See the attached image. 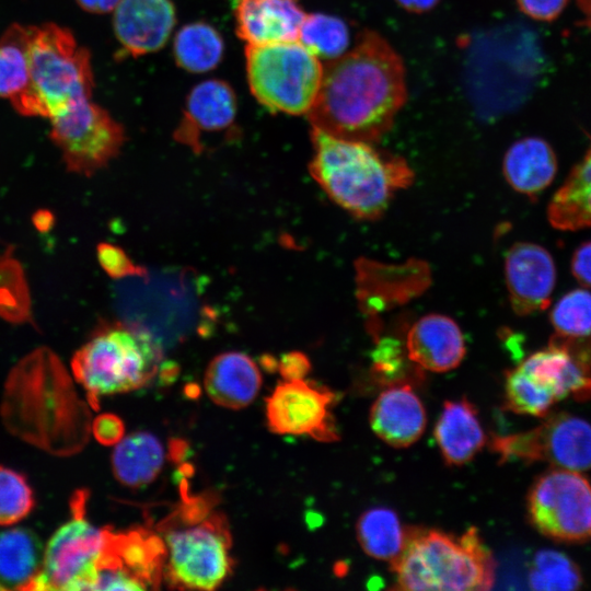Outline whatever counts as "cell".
I'll return each instance as SVG.
<instances>
[{"label": "cell", "instance_id": "6da1fadb", "mask_svg": "<svg viewBox=\"0 0 591 591\" xmlns=\"http://www.w3.org/2000/svg\"><path fill=\"white\" fill-rule=\"evenodd\" d=\"M406 97L402 58L381 35L366 31L350 50L327 61L306 115L331 136L373 143L391 129Z\"/></svg>", "mask_w": 591, "mask_h": 591}, {"label": "cell", "instance_id": "83f0119b", "mask_svg": "<svg viewBox=\"0 0 591 591\" xmlns=\"http://www.w3.org/2000/svg\"><path fill=\"white\" fill-rule=\"evenodd\" d=\"M223 54V40L209 24L196 22L182 27L174 39V57L183 69L200 73L213 69Z\"/></svg>", "mask_w": 591, "mask_h": 591}, {"label": "cell", "instance_id": "8992f818", "mask_svg": "<svg viewBox=\"0 0 591 591\" xmlns=\"http://www.w3.org/2000/svg\"><path fill=\"white\" fill-rule=\"evenodd\" d=\"M161 347L150 334L125 323L105 324L71 359L74 380L86 393L91 408L100 398L146 386L162 363Z\"/></svg>", "mask_w": 591, "mask_h": 591}, {"label": "cell", "instance_id": "d4e9b609", "mask_svg": "<svg viewBox=\"0 0 591 591\" xmlns=\"http://www.w3.org/2000/svg\"><path fill=\"white\" fill-rule=\"evenodd\" d=\"M44 548L30 529L0 532V590H31L40 571Z\"/></svg>", "mask_w": 591, "mask_h": 591}, {"label": "cell", "instance_id": "5b68a950", "mask_svg": "<svg viewBox=\"0 0 591 591\" xmlns=\"http://www.w3.org/2000/svg\"><path fill=\"white\" fill-rule=\"evenodd\" d=\"M391 565L401 590H488L495 582L494 558L474 526L461 536L409 530Z\"/></svg>", "mask_w": 591, "mask_h": 591}, {"label": "cell", "instance_id": "4316f807", "mask_svg": "<svg viewBox=\"0 0 591 591\" xmlns=\"http://www.w3.org/2000/svg\"><path fill=\"white\" fill-rule=\"evenodd\" d=\"M357 538L364 553L380 560L393 561L402 553L407 531L395 511L375 507L363 512L356 526Z\"/></svg>", "mask_w": 591, "mask_h": 591}, {"label": "cell", "instance_id": "4fadbf2b", "mask_svg": "<svg viewBox=\"0 0 591 591\" xmlns=\"http://www.w3.org/2000/svg\"><path fill=\"white\" fill-rule=\"evenodd\" d=\"M335 394L304 379L280 382L266 399V420L274 433L309 436L321 442L339 439L329 410Z\"/></svg>", "mask_w": 591, "mask_h": 591}, {"label": "cell", "instance_id": "74e56055", "mask_svg": "<svg viewBox=\"0 0 591 591\" xmlns=\"http://www.w3.org/2000/svg\"><path fill=\"white\" fill-rule=\"evenodd\" d=\"M569 0H517L519 9L529 18L552 22L566 9Z\"/></svg>", "mask_w": 591, "mask_h": 591}, {"label": "cell", "instance_id": "d590c367", "mask_svg": "<svg viewBox=\"0 0 591 591\" xmlns=\"http://www.w3.org/2000/svg\"><path fill=\"white\" fill-rule=\"evenodd\" d=\"M96 253L102 268L108 276L115 279L139 276L144 273L143 268L134 264L124 250L116 245L100 243Z\"/></svg>", "mask_w": 591, "mask_h": 591}, {"label": "cell", "instance_id": "7402d4cb", "mask_svg": "<svg viewBox=\"0 0 591 591\" xmlns=\"http://www.w3.org/2000/svg\"><path fill=\"white\" fill-rule=\"evenodd\" d=\"M502 171L518 193L534 198L545 190L557 173V158L551 144L540 137H525L507 150Z\"/></svg>", "mask_w": 591, "mask_h": 591}, {"label": "cell", "instance_id": "f546056e", "mask_svg": "<svg viewBox=\"0 0 591 591\" xmlns=\"http://www.w3.org/2000/svg\"><path fill=\"white\" fill-rule=\"evenodd\" d=\"M0 317L13 324L33 322L26 277L11 247L0 256Z\"/></svg>", "mask_w": 591, "mask_h": 591}, {"label": "cell", "instance_id": "ba28073f", "mask_svg": "<svg viewBox=\"0 0 591 591\" xmlns=\"http://www.w3.org/2000/svg\"><path fill=\"white\" fill-rule=\"evenodd\" d=\"M163 544V576L173 588L215 590L231 572V536L218 513L172 526Z\"/></svg>", "mask_w": 591, "mask_h": 591}, {"label": "cell", "instance_id": "3957f363", "mask_svg": "<svg viewBox=\"0 0 591 591\" xmlns=\"http://www.w3.org/2000/svg\"><path fill=\"white\" fill-rule=\"evenodd\" d=\"M312 177L338 206L360 219H376L394 193L410 184L412 170L399 157L371 143L331 136L312 127Z\"/></svg>", "mask_w": 591, "mask_h": 591}, {"label": "cell", "instance_id": "5bb4252c", "mask_svg": "<svg viewBox=\"0 0 591 591\" xmlns=\"http://www.w3.org/2000/svg\"><path fill=\"white\" fill-rule=\"evenodd\" d=\"M509 301L515 314L526 316L551 304L556 266L551 253L531 242L514 243L505 258Z\"/></svg>", "mask_w": 591, "mask_h": 591}, {"label": "cell", "instance_id": "8d00e7d4", "mask_svg": "<svg viewBox=\"0 0 591 591\" xmlns=\"http://www.w3.org/2000/svg\"><path fill=\"white\" fill-rule=\"evenodd\" d=\"M548 345L560 348L584 370L591 372V334L570 337L555 333Z\"/></svg>", "mask_w": 591, "mask_h": 591}, {"label": "cell", "instance_id": "ac0fdd59", "mask_svg": "<svg viewBox=\"0 0 591 591\" xmlns=\"http://www.w3.org/2000/svg\"><path fill=\"white\" fill-rule=\"evenodd\" d=\"M466 352L464 336L449 316L428 314L407 333L406 355L424 370L447 372L455 369Z\"/></svg>", "mask_w": 591, "mask_h": 591}, {"label": "cell", "instance_id": "484cf974", "mask_svg": "<svg viewBox=\"0 0 591 591\" xmlns=\"http://www.w3.org/2000/svg\"><path fill=\"white\" fill-rule=\"evenodd\" d=\"M165 452L161 441L149 432H134L115 444L112 468L123 485L139 488L153 482L161 472Z\"/></svg>", "mask_w": 591, "mask_h": 591}, {"label": "cell", "instance_id": "30bf717a", "mask_svg": "<svg viewBox=\"0 0 591 591\" xmlns=\"http://www.w3.org/2000/svg\"><path fill=\"white\" fill-rule=\"evenodd\" d=\"M526 511L542 535L558 543L586 542L591 537V483L578 471L548 470L531 486Z\"/></svg>", "mask_w": 591, "mask_h": 591}, {"label": "cell", "instance_id": "52a82bcc", "mask_svg": "<svg viewBox=\"0 0 591 591\" xmlns=\"http://www.w3.org/2000/svg\"><path fill=\"white\" fill-rule=\"evenodd\" d=\"M245 59L250 89L263 106L291 115L310 111L324 66L299 40L246 45Z\"/></svg>", "mask_w": 591, "mask_h": 591}, {"label": "cell", "instance_id": "1f68e13d", "mask_svg": "<svg viewBox=\"0 0 591 591\" xmlns=\"http://www.w3.org/2000/svg\"><path fill=\"white\" fill-rule=\"evenodd\" d=\"M583 578L578 565L566 554L543 549L537 552L529 571V584L534 590H578Z\"/></svg>", "mask_w": 591, "mask_h": 591}, {"label": "cell", "instance_id": "7bdbcfd3", "mask_svg": "<svg viewBox=\"0 0 591 591\" xmlns=\"http://www.w3.org/2000/svg\"><path fill=\"white\" fill-rule=\"evenodd\" d=\"M80 8L90 13H108L114 11L120 0H76Z\"/></svg>", "mask_w": 591, "mask_h": 591}, {"label": "cell", "instance_id": "f6af8a7d", "mask_svg": "<svg viewBox=\"0 0 591 591\" xmlns=\"http://www.w3.org/2000/svg\"><path fill=\"white\" fill-rule=\"evenodd\" d=\"M34 225L39 231H48L54 222L53 215L47 210H39L33 217Z\"/></svg>", "mask_w": 591, "mask_h": 591}, {"label": "cell", "instance_id": "ab89813d", "mask_svg": "<svg viewBox=\"0 0 591 591\" xmlns=\"http://www.w3.org/2000/svg\"><path fill=\"white\" fill-rule=\"evenodd\" d=\"M91 433L105 445H113L124 437V424L121 419L112 414H103L92 420Z\"/></svg>", "mask_w": 591, "mask_h": 591}, {"label": "cell", "instance_id": "e0dca14e", "mask_svg": "<svg viewBox=\"0 0 591 591\" xmlns=\"http://www.w3.org/2000/svg\"><path fill=\"white\" fill-rule=\"evenodd\" d=\"M308 13L299 0H235L236 34L246 45L298 40Z\"/></svg>", "mask_w": 591, "mask_h": 591}, {"label": "cell", "instance_id": "4dcf8cb0", "mask_svg": "<svg viewBox=\"0 0 591 591\" xmlns=\"http://www.w3.org/2000/svg\"><path fill=\"white\" fill-rule=\"evenodd\" d=\"M298 40L318 59L331 61L347 51L349 30L337 16L323 13L306 14Z\"/></svg>", "mask_w": 591, "mask_h": 591}, {"label": "cell", "instance_id": "9c48e42d", "mask_svg": "<svg viewBox=\"0 0 591 591\" xmlns=\"http://www.w3.org/2000/svg\"><path fill=\"white\" fill-rule=\"evenodd\" d=\"M85 494L79 491L71 503L72 518L48 541L39 573L31 590H91L111 529L96 528L84 517Z\"/></svg>", "mask_w": 591, "mask_h": 591}, {"label": "cell", "instance_id": "f1b7e54d", "mask_svg": "<svg viewBox=\"0 0 591 591\" xmlns=\"http://www.w3.org/2000/svg\"><path fill=\"white\" fill-rule=\"evenodd\" d=\"M31 26L12 24L0 37V97L13 99L27 84Z\"/></svg>", "mask_w": 591, "mask_h": 591}, {"label": "cell", "instance_id": "2e32d148", "mask_svg": "<svg viewBox=\"0 0 591 591\" xmlns=\"http://www.w3.org/2000/svg\"><path fill=\"white\" fill-rule=\"evenodd\" d=\"M175 20L170 0H120L114 9V34L126 53L140 56L164 46Z\"/></svg>", "mask_w": 591, "mask_h": 591}, {"label": "cell", "instance_id": "e575fe53", "mask_svg": "<svg viewBox=\"0 0 591 591\" xmlns=\"http://www.w3.org/2000/svg\"><path fill=\"white\" fill-rule=\"evenodd\" d=\"M33 490L19 472L0 466V525H12L30 514L34 507Z\"/></svg>", "mask_w": 591, "mask_h": 591}, {"label": "cell", "instance_id": "7a4b0ae2", "mask_svg": "<svg viewBox=\"0 0 591 591\" xmlns=\"http://www.w3.org/2000/svg\"><path fill=\"white\" fill-rule=\"evenodd\" d=\"M90 407L59 357L48 347H39L9 372L0 417L20 440L51 455L71 456L89 441Z\"/></svg>", "mask_w": 591, "mask_h": 591}, {"label": "cell", "instance_id": "44dd1931", "mask_svg": "<svg viewBox=\"0 0 591 591\" xmlns=\"http://www.w3.org/2000/svg\"><path fill=\"white\" fill-rule=\"evenodd\" d=\"M433 434L449 465L468 463L487 441L477 410L466 398L444 402Z\"/></svg>", "mask_w": 591, "mask_h": 591}, {"label": "cell", "instance_id": "cb8c5ba5", "mask_svg": "<svg viewBox=\"0 0 591 591\" xmlns=\"http://www.w3.org/2000/svg\"><path fill=\"white\" fill-rule=\"evenodd\" d=\"M547 219L561 231L591 227V144L552 197Z\"/></svg>", "mask_w": 591, "mask_h": 591}, {"label": "cell", "instance_id": "8fae6325", "mask_svg": "<svg viewBox=\"0 0 591 591\" xmlns=\"http://www.w3.org/2000/svg\"><path fill=\"white\" fill-rule=\"evenodd\" d=\"M489 447L499 463L541 462L556 468L591 470V424L566 412H551L526 431L493 436Z\"/></svg>", "mask_w": 591, "mask_h": 591}, {"label": "cell", "instance_id": "9a60e30c", "mask_svg": "<svg viewBox=\"0 0 591 591\" xmlns=\"http://www.w3.org/2000/svg\"><path fill=\"white\" fill-rule=\"evenodd\" d=\"M235 116L236 97L232 88L221 80L204 81L187 96L174 138L200 153L204 150L202 136L227 131L233 127Z\"/></svg>", "mask_w": 591, "mask_h": 591}, {"label": "cell", "instance_id": "ee69618b", "mask_svg": "<svg viewBox=\"0 0 591 591\" xmlns=\"http://www.w3.org/2000/svg\"><path fill=\"white\" fill-rule=\"evenodd\" d=\"M402 8L409 12L422 13L431 10L439 0H395Z\"/></svg>", "mask_w": 591, "mask_h": 591}, {"label": "cell", "instance_id": "836d02e7", "mask_svg": "<svg viewBox=\"0 0 591 591\" xmlns=\"http://www.w3.org/2000/svg\"><path fill=\"white\" fill-rule=\"evenodd\" d=\"M549 321L559 335L576 337L591 334V292L573 289L565 293L554 304Z\"/></svg>", "mask_w": 591, "mask_h": 591}, {"label": "cell", "instance_id": "603a6c76", "mask_svg": "<svg viewBox=\"0 0 591 591\" xmlns=\"http://www.w3.org/2000/svg\"><path fill=\"white\" fill-rule=\"evenodd\" d=\"M518 368L549 390L557 401L567 397L578 402L591 399V372L558 347L548 345L528 356Z\"/></svg>", "mask_w": 591, "mask_h": 591}, {"label": "cell", "instance_id": "60d3db41", "mask_svg": "<svg viewBox=\"0 0 591 591\" xmlns=\"http://www.w3.org/2000/svg\"><path fill=\"white\" fill-rule=\"evenodd\" d=\"M570 270L575 279L586 288H591V240L581 243L572 254Z\"/></svg>", "mask_w": 591, "mask_h": 591}, {"label": "cell", "instance_id": "f35d334b", "mask_svg": "<svg viewBox=\"0 0 591 591\" xmlns=\"http://www.w3.org/2000/svg\"><path fill=\"white\" fill-rule=\"evenodd\" d=\"M401 351L393 345L380 346L374 354V372L384 380H398L403 360Z\"/></svg>", "mask_w": 591, "mask_h": 591}, {"label": "cell", "instance_id": "d6986e66", "mask_svg": "<svg viewBox=\"0 0 591 591\" xmlns=\"http://www.w3.org/2000/svg\"><path fill=\"white\" fill-rule=\"evenodd\" d=\"M369 421L382 441L395 448H406L422 436L427 417L425 407L412 386L394 384L374 401Z\"/></svg>", "mask_w": 591, "mask_h": 591}, {"label": "cell", "instance_id": "7c38bea8", "mask_svg": "<svg viewBox=\"0 0 591 591\" xmlns=\"http://www.w3.org/2000/svg\"><path fill=\"white\" fill-rule=\"evenodd\" d=\"M50 120L49 137L61 153L67 170L91 176L120 151L125 132L109 113L86 100Z\"/></svg>", "mask_w": 591, "mask_h": 591}, {"label": "cell", "instance_id": "b9f144b4", "mask_svg": "<svg viewBox=\"0 0 591 591\" xmlns=\"http://www.w3.org/2000/svg\"><path fill=\"white\" fill-rule=\"evenodd\" d=\"M310 368L308 357L298 351L282 356L279 361V371L285 380L304 379Z\"/></svg>", "mask_w": 591, "mask_h": 591}, {"label": "cell", "instance_id": "ffe728a7", "mask_svg": "<svg viewBox=\"0 0 591 591\" xmlns=\"http://www.w3.org/2000/svg\"><path fill=\"white\" fill-rule=\"evenodd\" d=\"M262 386V374L254 360L239 351L216 356L208 364L205 391L216 405L228 409L248 406Z\"/></svg>", "mask_w": 591, "mask_h": 591}, {"label": "cell", "instance_id": "277c9868", "mask_svg": "<svg viewBox=\"0 0 591 591\" xmlns=\"http://www.w3.org/2000/svg\"><path fill=\"white\" fill-rule=\"evenodd\" d=\"M28 61L27 84L10 100L19 114L50 119L91 100V55L70 30L55 23L31 26Z\"/></svg>", "mask_w": 591, "mask_h": 591}, {"label": "cell", "instance_id": "bcb514c9", "mask_svg": "<svg viewBox=\"0 0 591 591\" xmlns=\"http://www.w3.org/2000/svg\"><path fill=\"white\" fill-rule=\"evenodd\" d=\"M583 24L591 30V0H576Z\"/></svg>", "mask_w": 591, "mask_h": 591}, {"label": "cell", "instance_id": "d6a6232c", "mask_svg": "<svg viewBox=\"0 0 591 591\" xmlns=\"http://www.w3.org/2000/svg\"><path fill=\"white\" fill-rule=\"evenodd\" d=\"M558 402L555 395L520 368L506 372L505 407L519 415L545 417Z\"/></svg>", "mask_w": 591, "mask_h": 591}]
</instances>
